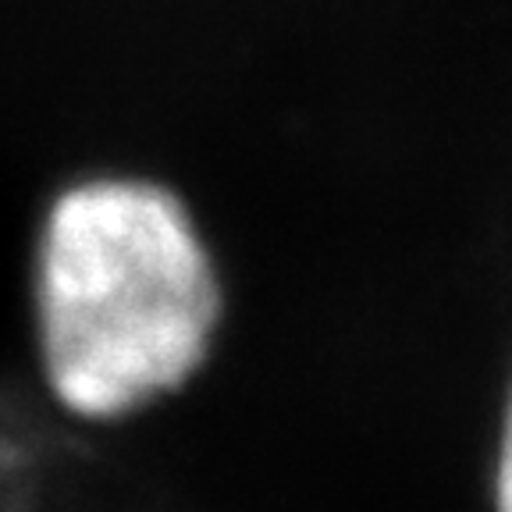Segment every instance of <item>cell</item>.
<instances>
[{
    "label": "cell",
    "instance_id": "cell-1",
    "mask_svg": "<svg viewBox=\"0 0 512 512\" xmlns=\"http://www.w3.org/2000/svg\"><path fill=\"white\" fill-rule=\"evenodd\" d=\"M235 320V281L192 192L139 164L64 178L29 242L36 370L61 413L132 424L189 395Z\"/></svg>",
    "mask_w": 512,
    "mask_h": 512
},
{
    "label": "cell",
    "instance_id": "cell-2",
    "mask_svg": "<svg viewBox=\"0 0 512 512\" xmlns=\"http://www.w3.org/2000/svg\"><path fill=\"white\" fill-rule=\"evenodd\" d=\"M484 505L488 512H512V335L505 342L502 370H498L488 466H484Z\"/></svg>",
    "mask_w": 512,
    "mask_h": 512
}]
</instances>
